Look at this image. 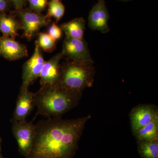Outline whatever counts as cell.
I'll return each mask as SVG.
<instances>
[{
	"mask_svg": "<svg viewBox=\"0 0 158 158\" xmlns=\"http://www.w3.org/2000/svg\"><path fill=\"white\" fill-rule=\"evenodd\" d=\"M1 138H0V149H1Z\"/></svg>",
	"mask_w": 158,
	"mask_h": 158,
	"instance_id": "obj_25",
	"label": "cell"
},
{
	"mask_svg": "<svg viewBox=\"0 0 158 158\" xmlns=\"http://www.w3.org/2000/svg\"><path fill=\"white\" fill-rule=\"evenodd\" d=\"M22 30L19 19L11 11L10 14L6 13L0 14V32L3 36L15 39L19 35L18 32Z\"/></svg>",
	"mask_w": 158,
	"mask_h": 158,
	"instance_id": "obj_13",
	"label": "cell"
},
{
	"mask_svg": "<svg viewBox=\"0 0 158 158\" xmlns=\"http://www.w3.org/2000/svg\"><path fill=\"white\" fill-rule=\"evenodd\" d=\"M14 6L15 10H18L24 8L27 5V0H10Z\"/></svg>",
	"mask_w": 158,
	"mask_h": 158,
	"instance_id": "obj_22",
	"label": "cell"
},
{
	"mask_svg": "<svg viewBox=\"0 0 158 158\" xmlns=\"http://www.w3.org/2000/svg\"><path fill=\"white\" fill-rule=\"evenodd\" d=\"M138 149L142 158H158V140L138 141Z\"/></svg>",
	"mask_w": 158,
	"mask_h": 158,
	"instance_id": "obj_16",
	"label": "cell"
},
{
	"mask_svg": "<svg viewBox=\"0 0 158 158\" xmlns=\"http://www.w3.org/2000/svg\"><path fill=\"white\" fill-rule=\"evenodd\" d=\"M61 53L63 58H66V60L93 64L88 44L84 39L65 37Z\"/></svg>",
	"mask_w": 158,
	"mask_h": 158,
	"instance_id": "obj_5",
	"label": "cell"
},
{
	"mask_svg": "<svg viewBox=\"0 0 158 158\" xmlns=\"http://www.w3.org/2000/svg\"><path fill=\"white\" fill-rule=\"evenodd\" d=\"M12 6L10 0H0V14L9 11Z\"/></svg>",
	"mask_w": 158,
	"mask_h": 158,
	"instance_id": "obj_21",
	"label": "cell"
},
{
	"mask_svg": "<svg viewBox=\"0 0 158 158\" xmlns=\"http://www.w3.org/2000/svg\"><path fill=\"white\" fill-rule=\"evenodd\" d=\"M12 132L17 141L19 152L26 157L29 154L34 142L35 125L33 122H29L26 120H12Z\"/></svg>",
	"mask_w": 158,
	"mask_h": 158,
	"instance_id": "obj_6",
	"label": "cell"
},
{
	"mask_svg": "<svg viewBox=\"0 0 158 158\" xmlns=\"http://www.w3.org/2000/svg\"><path fill=\"white\" fill-rule=\"evenodd\" d=\"M48 34L54 39L58 40L62 37V31L61 28L57 26L56 23H53L49 28Z\"/></svg>",
	"mask_w": 158,
	"mask_h": 158,
	"instance_id": "obj_20",
	"label": "cell"
},
{
	"mask_svg": "<svg viewBox=\"0 0 158 158\" xmlns=\"http://www.w3.org/2000/svg\"><path fill=\"white\" fill-rule=\"evenodd\" d=\"M34 94L29 90V88H20L12 120L17 121L26 120L34 106Z\"/></svg>",
	"mask_w": 158,
	"mask_h": 158,
	"instance_id": "obj_12",
	"label": "cell"
},
{
	"mask_svg": "<svg viewBox=\"0 0 158 158\" xmlns=\"http://www.w3.org/2000/svg\"><path fill=\"white\" fill-rule=\"evenodd\" d=\"M55 1H61V0H55Z\"/></svg>",
	"mask_w": 158,
	"mask_h": 158,
	"instance_id": "obj_26",
	"label": "cell"
},
{
	"mask_svg": "<svg viewBox=\"0 0 158 158\" xmlns=\"http://www.w3.org/2000/svg\"><path fill=\"white\" fill-rule=\"evenodd\" d=\"M0 55L8 60L13 61L28 56L25 44L7 36H0Z\"/></svg>",
	"mask_w": 158,
	"mask_h": 158,
	"instance_id": "obj_10",
	"label": "cell"
},
{
	"mask_svg": "<svg viewBox=\"0 0 158 158\" xmlns=\"http://www.w3.org/2000/svg\"><path fill=\"white\" fill-rule=\"evenodd\" d=\"M94 73L93 64L66 60L61 65L57 84L66 90L82 94L85 88L93 85Z\"/></svg>",
	"mask_w": 158,
	"mask_h": 158,
	"instance_id": "obj_3",
	"label": "cell"
},
{
	"mask_svg": "<svg viewBox=\"0 0 158 158\" xmlns=\"http://www.w3.org/2000/svg\"><path fill=\"white\" fill-rule=\"evenodd\" d=\"M19 19L22 30L23 31V36L31 41L40 33V29L48 26L51 19L42 14H38L29 9L23 8L12 11Z\"/></svg>",
	"mask_w": 158,
	"mask_h": 158,
	"instance_id": "obj_4",
	"label": "cell"
},
{
	"mask_svg": "<svg viewBox=\"0 0 158 158\" xmlns=\"http://www.w3.org/2000/svg\"><path fill=\"white\" fill-rule=\"evenodd\" d=\"M0 158H3L2 156V154L1 153V149H0Z\"/></svg>",
	"mask_w": 158,
	"mask_h": 158,
	"instance_id": "obj_24",
	"label": "cell"
},
{
	"mask_svg": "<svg viewBox=\"0 0 158 158\" xmlns=\"http://www.w3.org/2000/svg\"><path fill=\"white\" fill-rule=\"evenodd\" d=\"M37 41L40 48L44 52H51L55 49L57 40L52 38L48 34L39 33Z\"/></svg>",
	"mask_w": 158,
	"mask_h": 158,
	"instance_id": "obj_18",
	"label": "cell"
},
{
	"mask_svg": "<svg viewBox=\"0 0 158 158\" xmlns=\"http://www.w3.org/2000/svg\"><path fill=\"white\" fill-rule=\"evenodd\" d=\"M85 24L86 22L83 17L77 18L62 24L60 28L66 37L82 40L85 35Z\"/></svg>",
	"mask_w": 158,
	"mask_h": 158,
	"instance_id": "obj_14",
	"label": "cell"
},
{
	"mask_svg": "<svg viewBox=\"0 0 158 158\" xmlns=\"http://www.w3.org/2000/svg\"><path fill=\"white\" fill-rule=\"evenodd\" d=\"M90 115L73 119L48 118L35 125L31 151L25 158H72Z\"/></svg>",
	"mask_w": 158,
	"mask_h": 158,
	"instance_id": "obj_1",
	"label": "cell"
},
{
	"mask_svg": "<svg viewBox=\"0 0 158 158\" xmlns=\"http://www.w3.org/2000/svg\"><path fill=\"white\" fill-rule=\"evenodd\" d=\"M81 96V94L66 90L58 84L42 86L34 94L37 115L48 118L61 116L75 107Z\"/></svg>",
	"mask_w": 158,
	"mask_h": 158,
	"instance_id": "obj_2",
	"label": "cell"
},
{
	"mask_svg": "<svg viewBox=\"0 0 158 158\" xmlns=\"http://www.w3.org/2000/svg\"><path fill=\"white\" fill-rule=\"evenodd\" d=\"M134 134L137 141L158 140V117Z\"/></svg>",
	"mask_w": 158,
	"mask_h": 158,
	"instance_id": "obj_15",
	"label": "cell"
},
{
	"mask_svg": "<svg viewBox=\"0 0 158 158\" xmlns=\"http://www.w3.org/2000/svg\"><path fill=\"white\" fill-rule=\"evenodd\" d=\"M48 7L47 13L45 15L47 17H54L58 23L64 16L65 7L60 1L51 0L48 2Z\"/></svg>",
	"mask_w": 158,
	"mask_h": 158,
	"instance_id": "obj_17",
	"label": "cell"
},
{
	"mask_svg": "<svg viewBox=\"0 0 158 158\" xmlns=\"http://www.w3.org/2000/svg\"><path fill=\"white\" fill-rule=\"evenodd\" d=\"M109 18L105 0H98V2L93 6L89 12L88 18L89 28L103 34L108 33L110 31L108 23Z\"/></svg>",
	"mask_w": 158,
	"mask_h": 158,
	"instance_id": "obj_8",
	"label": "cell"
},
{
	"mask_svg": "<svg viewBox=\"0 0 158 158\" xmlns=\"http://www.w3.org/2000/svg\"><path fill=\"white\" fill-rule=\"evenodd\" d=\"M45 62L41 49L36 41L34 54L23 65V82L21 88H29L30 85L39 77Z\"/></svg>",
	"mask_w": 158,
	"mask_h": 158,
	"instance_id": "obj_7",
	"label": "cell"
},
{
	"mask_svg": "<svg viewBox=\"0 0 158 158\" xmlns=\"http://www.w3.org/2000/svg\"><path fill=\"white\" fill-rule=\"evenodd\" d=\"M29 9L38 14H41L48 7V0H27Z\"/></svg>",
	"mask_w": 158,
	"mask_h": 158,
	"instance_id": "obj_19",
	"label": "cell"
},
{
	"mask_svg": "<svg viewBox=\"0 0 158 158\" xmlns=\"http://www.w3.org/2000/svg\"><path fill=\"white\" fill-rule=\"evenodd\" d=\"M62 58L63 56L60 52L44 62L40 76L41 86L54 85L58 83L61 67L59 62Z\"/></svg>",
	"mask_w": 158,
	"mask_h": 158,
	"instance_id": "obj_11",
	"label": "cell"
},
{
	"mask_svg": "<svg viewBox=\"0 0 158 158\" xmlns=\"http://www.w3.org/2000/svg\"><path fill=\"white\" fill-rule=\"evenodd\" d=\"M118 1H122V2H128L131 0H118Z\"/></svg>",
	"mask_w": 158,
	"mask_h": 158,
	"instance_id": "obj_23",
	"label": "cell"
},
{
	"mask_svg": "<svg viewBox=\"0 0 158 158\" xmlns=\"http://www.w3.org/2000/svg\"><path fill=\"white\" fill-rule=\"evenodd\" d=\"M157 117V110L152 105H139L134 108L130 114L133 134Z\"/></svg>",
	"mask_w": 158,
	"mask_h": 158,
	"instance_id": "obj_9",
	"label": "cell"
}]
</instances>
